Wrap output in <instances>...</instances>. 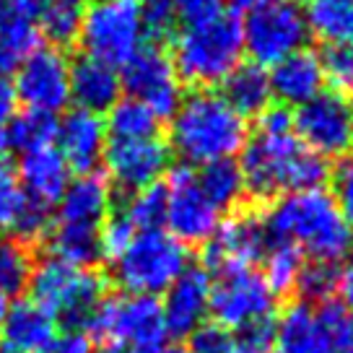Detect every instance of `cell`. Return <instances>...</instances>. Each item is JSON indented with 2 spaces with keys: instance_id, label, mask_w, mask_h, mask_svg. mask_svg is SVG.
Instances as JSON below:
<instances>
[{
  "instance_id": "obj_1",
  "label": "cell",
  "mask_w": 353,
  "mask_h": 353,
  "mask_svg": "<svg viewBox=\"0 0 353 353\" xmlns=\"http://www.w3.org/2000/svg\"><path fill=\"white\" fill-rule=\"evenodd\" d=\"M270 239L294 244L314 263L338 265L353 254V232L327 190L291 192L273 203L265 216Z\"/></svg>"
},
{
  "instance_id": "obj_2",
  "label": "cell",
  "mask_w": 353,
  "mask_h": 353,
  "mask_svg": "<svg viewBox=\"0 0 353 353\" xmlns=\"http://www.w3.org/2000/svg\"><path fill=\"white\" fill-rule=\"evenodd\" d=\"M244 190L257 200L317 190L330 176L327 161L309 151L296 132H254L242 148Z\"/></svg>"
},
{
  "instance_id": "obj_3",
  "label": "cell",
  "mask_w": 353,
  "mask_h": 353,
  "mask_svg": "<svg viewBox=\"0 0 353 353\" xmlns=\"http://www.w3.org/2000/svg\"><path fill=\"white\" fill-rule=\"evenodd\" d=\"M247 120L213 91H195L182 97L179 110L169 120V148L185 166H205L221 159H234L247 143Z\"/></svg>"
},
{
  "instance_id": "obj_4",
  "label": "cell",
  "mask_w": 353,
  "mask_h": 353,
  "mask_svg": "<svg viewBox=\"0 0 353 353\" xmlns=\"http://www.w3.org/2000/svg\"><path fill=\"white\" fill-rule=\"evenodd\" d=\"M244 37L242 21L232 13L200 26H188L174 39L172 65L176 78L190 86H219L242 65Z\"/></svg>"
},
{
  "instance_id": "obj_5",
  "label": "cell",
  "mask_w": 353,
  "mask_h": 353,
  "mask_svg": "<svg viewBox=\"0 0 353 353\" xmlns=\"http://www.w3.org/2000/svg\"><path fill=\"white\" fill-rule=\"evenodd\" d=\"M29 288L32 301L76 332L86 330L99 304L107 299V278L99 270L73 268L55 257H44L34 265Z\"/></svg>"
},
{
  "instance_id": "obj_6",
  "label": "cell",
  "mask_w": 353,
  "mask_h": 353,
  "mask_svg": "<svg viewBox=\"0 0 353 353\" xmlns=\"http://www.w3.org/2000/svg\"><path fill=\"white\" fill-rule=\"evenodd\" d=\"M190 268V250L172 234L138 232L112 263L114 283L132 296H156Z\"/></svg>"
},
{
  "instance_id": "obj_7",
  "label": "cell",
  "mask_w": 353,
  "mask_h": 353,
  "mask_svg": "<svg viewBox=\"0 0 353 353\" xmlns=\"http://www.w3.org/2000/svg\"><path fill=\"white\" fill-rule=\"evenodd\" d=\"M138 0H94L81 16V34L88 57L107 65H125L143 47Z\"/></svg>"
},
{
  "instance_id": "obj_8",
  "label": "cell",
  "mask_w": 353,
  "mask_h": 353,
  "mask_svg": "<svg viewBox=\"0 0 353 353\" xmlns=\"http://www.w3.org/2000/svg\"><path fill=\"white\" fill-rule=\"evenodd\" d=\"M244 52L250 63L260 68H273L288 55L304 50L309 39L304 8L296 0H268L247 11L242 23Z\"/></svg>"
},
{
  "instance_id": "obj_9",
  "label": "cell",
  "mask_w": 353,
  "mask_h": 353,
  "mask_svg": "<svg viewBox=\"0 0 353 353\" xmlns=\"http://www.w3.org/2000/svg\"><path fill=\"white\" fill-rule=\"evenodd\" d=\"M94 338L130 351L164 343L166 327L161 304L154 296H107L86 327Z\"/></svg>"
},
{
  "instance_id": "obj_10",
  "label": "cell",
  "mask_w": 353,
  "mask_h": 353,
  "mask_svg": "<svg viewBox=\"0 0 353 353\" xmlns=\"http://www.w3.org/2000/svg\"><path fill=\"white\" fill-rule=\"evenodd\" d=\"M276 296L265 286L263 276L254 268H236L219 273L210 283V309L216 325L223 330L242 332L254 322L273 320Z\"/></svg>"
},
{
  "instance_id": "obj_11",
  "label": "cell",
  "mask_w": 353,
  "mask_h": 353,
  "mask_svg": "<svg viewBox=\"0 0 353 353\" xmlns=\"http://www.w3.org/2000/svg\"><path fill=\"white\" fill-rule=\"evenodd\" d=\"M122 88L154 112L159 122L172 120L182 104V81L176 78L172 57L156 44H143L122 65Z\"/></svg>"
},
{
  "instance_id": "obj_12",
  "label": "cell",
  "mask_w": 353,
  "mask_h": 353,
  "mask_svg": "<svg viewBox=\"0 0 353 353\" xmlns=\"http://www.w3.org/2000/svg\"><path fill=\"white\" fill-rule=\"evenodd\" d=\"M294 130L299 141L322 159H343L353 154L351 101L338 91H322L296 110Z\"/></svg>"
},
{
  "instance_id": "obj_13",
  "label": "cell",
  "mask_w": 353,
  "mask_h": 353,
  "mask_svg": "<svg viewBox=\"0 0 353 353\" xmlns=\"http://www.w3.org/2000/svg\"><path fill=\"white\" fill-rule=\"evenodd\" d=\"M166 213L164 223L176 242L188 244H205L219 229L221 213L213 208L203 190L198 185V174L192 166H174L166 176Z\"/></svg>"
},
{
  "instance_id": "obj_14",
  "label": "cell",
  "mask_w": 353,
  "mask_h": 353,
  "mask_svg": "<svg viewBox=\"0 0 353 353\" xmlns=\"http://www.w3.org/2000/svg\"><path fill=\"white\" fill-rule=\"evenodd\" d=\"M16 99L26 110L52 114L70 101V63L55 47H39L16 70Z\"/></svg>"
},
{
  "instance_id": "obj_15",
  "label": "cell",
  "mask_w": 353,
  "mask_h": 353,
  "mask_svg": "<svg viewBox=\"0 0 353 353\" xmlns=\"http://www.w3.org/2000/svg\"><path fill=\"white\" fill-rule=\"evenodd\" d=\"M270 244V234L265 221L254 213H236L232 219L221 221L208 242L203 244V270L205 273H226L236 268H252L263 260Z\"/></svg>"
},
{
  "instance_id": "obj_16",
  "label": "cell",
  "mask_w": 353,
  "mask_h": 353,
  "mask_svg": "<svg viewBox=\"0 0 353 353\" xmlns=\"http://www.w3.org/2000/svg\"><path fill=\"white\" fill-rule=\"evenodd\" d=\"M104 166L114 188L122 192H141L159 185V179L169 172L172 148L161 138L143 141H110L104 148Z\"/></svg>"
},
{
  "instance_id": "obj_17",
  "label": "cell",
  "mask_w": 353,
  "mask_h": 353,
  "mask_svg": "<svg viewBox=\"0 0 353 353\" xmlns=\"http://www.w3.org/2000/svg\"><path fill=\"white\" fill-rule=\"evenodd\" d=\"M57 154L65 159L68 169H76L78 174H91L104 159V148L110 143L107 125L101 114L86 110H70L57 120L55 130Z\"/></svg>"
},
{
  "instance_id": "obj_18",
  "label": "cell",
  "mask_w": 353,
  "mask_h": 353,
  "mask_svg": "<svg viewBox=\"0 0 353 353\" xmlns=\"http://www.w3.org/2000/svg\"><path fill=\"white\" fill-rule=\"evenodd\" d=\"M210 276L203 268H188L166 288L161 314L166 335L190 338L205 322L210 309Z\"/></svg>"
},
{
  "instance_id": "obj_19",
  "label": "cell",
  "mask_w": 353,
  "mask_h": 353,
  "mask_svg": "<svg viewBox=\"0 0 353 353\" xmlns=\"http://www.w3.org/2000/svg\"><path fill=\"white\" fill-rule=\"evenodd\" d=\"M52 226V210L34 203L23 192L19 176L0 166V229L16 234L23 244L42 239Z\"/></svg>"
},
{
  "instance_id": "obj_20",
  "label": "cell",
  "mask_w": 353,
  "mask_h": 353,
  "mask_svg": "<svg viewBox=\"0 0 353 353\" xmlns=\"http://www.w3.org/2000/svg\"><path fill=\"white\" fill-rule=\"evenodd\" d=\"M112 208V185L107 176L81 174L78 179L68 182L63 198L57 200L55 223L68 226H94L99 229L104 221L110 219Z\"/></svg>"
},
{
  "instance_id": "obj_21",
  "label": "cell",
  "mask_w": 353,
  "mask_h": 353,
  "mask_svg": "<svg viewBox=\"0 0 353 353\" xmlns=\"http://www.w3.org/2000/svg\"><path fill=\"white\" fill-rule=\"evenodd\" d=\"M268 76H270L273 99L281 101V107H286V110L312 101L317 94H322V86H325L320 55L307 47L273 65Z\"/></svg>"
},
{
  "instance_id": "obj_22",
  "label": "cell",
  "mask_w": 353,
  "mask_h": 353,
  "mask_svg": "<svg viewBox=\"0 0 353 353\" xmlns=\"http://www.w3.org/2000/svg\"><path fill=\"white\" fill-rule=\"evenodd\" d=\"M16 176L21 182L23 192L34 203L52 210V205H57V200L63 198L68 182H70V169H68L65 159L57 154L55 145H44V148L21 156Z\"/></svg>"
},
{
  "instance_id": "obj_23",
  "label": "cell",
  "mask_w": 353,
  "mask_h": 353,
  "mask_svg": "<svg viewBox=\"0 0 353 353\" xmlns=\"http://www.w3.org/2000/svg\"><path fill=\"white\" fill-rule=\"evenodd\" d=\"M55 317L37 301L19 299L3 314V325H0L3 348L11 353H39L55 338Z\"/></svg>"
},
{
  "instance_id": "obj_24",
  "label": "cell",
  "mask_w": 353,
  "mask_h": 353,
  "mask_svg": "<svg viewBox=\"0 0 353 353\" xmlns=\"http://www.w3.org/2000/svg\"><path fill=\"white\" fill-rule=\"evenodd\" d=\"M120 91L122 81L117 68L88 55H81L70 65V99L78 104V110L94 114L110 112L120 99Z\"/></svg>"
},
{
  "instance_id": "obj_25",
  "label": "cell",
  "mask_w": 353,
  "mask_h": 353,
  "mask_svg": "<svg viewBox=\"0 0 353 353\" xmlns=\"http://www.w3.org/2000/svg\"><path fill=\"white\" fill-rule=\"evenodd\" d=\"M270 353H335L320 325L317 309L307 301H294L276 320V338Z\"/></svg>"
},
{
  "instance_id": "obj_26",
  "label": "cell",
  "mask_w": 353,
  "mask_h": 353,
  "mask_svg": "<svg viewBox=\"0 0 353 353\" xmlns=\"http://www.w3.org/2000/svg\"><path fill=\"white\" fill-rule=\"evenodd\" d=\"M223 99L229 101L234 112H239L244 120L247 117H260L270 101H273V91H270V76L268 70L254 63H242L232 70V76L223 81Z\"/></svg>"
},
{
  "instance_id": "obj_27",
  "label": "cell",
  "mask_w": 353,
  "mask_h": 353,
  "mask_svg": "<svg viewBox=\"0 0 353 353\" xmlns=\"http://www.w3.org/2000/svg\"><path fill=\"white\" fill-rule=\"evenodd\" d=\"M50 257L73 268H94L101 260L99 229L94 226H68L52 223L47 232Z\"/></svg>"
},
{
  "instance_id": "obj_28",
  "label": "cell",
  "mask_w": 353,
  "mask_h": 353,
  "mask_svg": "<svg viewBox=\"0 0 353 353\" xmlns=\"http://www.w3.org/2000/svg\"><path fill=\"white\" fill-rule=\"evenodd\" d=\"M57 130V120L52 114H44V112L23 110L16 112L11 117V122L0 130V151H8V154H29L44 145H52Z\"/></svg>"
},
{
  "instance_id": "obj_29",
  "label": "cell",
  "mask_w": 353,
  "mask_h": 353,
  "mask_svg": "<svg viewBox=\"0 0 353 353\" xmlns=\"http://www.w3.org/2000/svg\"><path fill=\"white\" fill-rule=\"evenodd\" d=\"M309 34L330 44H353V0H307Z\"/></svg>"
},
{
  "instance_id": "obj_30",
  "label": "cell",
  "mask_w": 353,
  "mask_h": 353,
  "mask_svg": "<svg viewBox=\"0 0 353 353\" xmlns=\"http://www.w3.org/2000/svg\"><path fill=\"white\" fill-rule=\"evenodd\" d=\"M198 185L203 195L213 203V208L219 210H232L236 208L244 198V174L239 161L234 159H221L213 164H205L198 174Z\"/></svg>"
},
{
  "instance_id": "obj_31",
  "label": "cell",
  "mask_w": 353,
  "mask_h": 353,
  "mask_svg": "<svg viewBox=\"0 0 353 353\" xmlns=\"http://www.w3.org/2000/svg\"><path fill=\"white\" fill-rule=\"evenodd\" d=\"M263 260L265 273H260V276H263L265 286L273 291V296H283V294L296 291L299 276H301V268H304V254L299 252L294 244L270 239Z\"/></svg>"
},
{
  "instance_id": "obj_32",
  "label": "cell",
  "mask_w": 353,
  "mask_h": 353,
  "mask_svg": "<svg viewBox=\"0 0 353 353\" xmlns=\"http://www.w3.org/2000/svg\"><path fill=\"white\" fill-rule=\"evenodd\" d=\"M104 125L112 141H143V138H156L159 132V117L145 104L130 97L117 99Z\"/></svg>"
},
{
  "instance_id": "obj_33",
  "label": "cell",
  "mask_w": 353,
  "mask_h": 353,
  "mask_svg": "<svg viewBox=\"0 0 353 353\" xmlns=\"http://www.w3.org/2000/svg\"><path fill=\"white\" fill-rule=\"evenodd\" d=\"M34 270V257L29 244L19 239H3L0 242V296L8 299L21 294L29 286Z\"/></svg>"
},
{
  "instance_id": "obj_34",
  "label": "cell",
  "mask_w": 353,
  "mask_h": 353,
  "mask_svg": "<svg viewBox=\"0 0 353 353\" xmlns=\"http://www.w3.org/2000/svg\"><path fill=\"white\" fill-rule=\"evenodd\" d=\"M166 213V190L164 185H151V188L132 192L128 205L122 210V216L130 221L135 232H156L164 226Z\"/></svg>"
},
{
  "instance_id": "obj_35",
  "label": "cell",
  "mask_w": 353,
  "mask_h": 353,
  "mask_svg": "<svg viewBox=\"0 0 353 353\" xmlns=\"http://www.w3.org/2000/svg\"><path fill=\"white\" fill-rule=\"evenodd\" d=\"M81 8L73 6H60V3H50L44 6V13L39 19V34H44L50 42L57 47H65V44L76 42L78 34H81Z\"/></svg>"
},
{
  "instance_id": "obj_36",
  "label": "cell",
  "mask_w": 353,
  "mask_h": 353,
  "mask_svg": "<svg viewBox=\"0 0 353 353\" xmlns=\"http://www.w3.org/2000/svg\"><path fill=\"white\" fill-rule=\"evenodd\" d=\"M296 291L301 294V301L307 304H325L338 291V265L327 263H309L301 268Z\"/></svg>"
},
{
  "instance_id": "obj_37",
  "label": "cell",
  "mask_w": 353,
  "mask_h": 353,
  "mask_svg": "<svg viewBox=\"0 0 353 353\" xmlns=\"http://www.w3.org/2000/svg\"><path fill=\"white\" fill-rule=\"evenodd\" d=\"M317 309L320 325L325 327L335 353H353V312L343 301H325Z\"/></svg>"
},
{
  "instance_id": "obj_38",
  "label": "cell",
  "mask_w": 353,
  "mask_h": 353,
  "mask_svg": "<svg viewBox=\"0 0 353 353\" xmlns=\"http://www.w3.org/2000/svg\"><path fill=\"white\" fill-rule=\"evenodd\" d=\"M138 13H141L143 34L156 42L169 39L179 23L172 0H138Z\"/></svg>"
},
{
  "instance_id": "obj_39",
  "label": "cell",
  "mask_w": 353,
  "mask_h": 353,
  "mask_svg": "<svg viewBox=\"0 0 353 353\" xmlns=\"http://www.w3.org/2000/svg\"><path fill=\"white\" fill-rule=\"evenodd\" d=\"M320 63L322 76L332 91H353V44H330Z\"/></svg>"
},
{
  "instance_id": "obj_40",
  "label": "cell",
  "mask_w": 353,
  "mask_h": 353,
  "mask_svg": "<svg viewBox=\"0 0 353 353\" xmlns=\"http://www.w3.org/2000/svg\"><path fill=\"white\" fill-rule=\"evenodd\" d=\"M47 0H0V32L39 29Z\"/></svg>"
},
{
  "instance_id": "obj_41",
  "label": "cell",
  "mask_w": 353,
  "mask_h": 353,
  "mask_svg": "<svg viewBox=\"0 0 353 353\" xmlns=\"http://www.w3.org/2000/svg\"><path fill=\"white\" fill-rule=\"evenodd\" d=\"M135 229H132V223L122 213L117 216H112L107 219L104 223L99 226V247H101V257H107V260H117L122 252H125V247L132 242V236H135Z\"/></svg>"
},
{
  "instance_id": "obj_42",
  "label": "cell",
  "mask_w": 353,
  "mask_h": 353,
  "mask_svg": "<svg viewBox=\"0 0 353 353\" xmlns=\"http://www.w3.org/2000/svg\"><path fill=\"white\" fill-rule=\"evenodd\" d=\"M332 198L353 232V154L343 156L341 164L332 172Z\"/></svg>"
},
{
  "instance_id": "obj_43",
  "label": "cell",
  "mask_w": 353,
  "mask_h": 353,
  "mask_svg": "<svg viewBox=\"0 0 353 353\" xmlns=\"http://www.w3.org/2000/svg\"><path fill=\"white\" fill-rule=\"evenodd\" d=\"M234 345V335L223 330L216 322H203L198 330L190 335L188 353H229Z\"/></svg>"
},
{
  "instance_id": "obj_44",
  "label": "cell",
  "mask_w": 353,
  "mask_h": 353,
  "mask_svg": "<svg viewBox=\"0 0 353 353\" xmlns=\"http://www.w3.org/2000/svg\"><path fill=\"white\" fill-rule=\"evenodd\" d=\"M174 3L176 19L188 26H200L223 13L226 0H172Z\"/></svg>"
},
{
  "instance_id": "obj_45",
  "label": "cell",
  "mask_w": 353,
  "mask_h": 353,
  "mask_svg": "<svg viewBox=\"0 0 353 353\" xmlns=\"http://www.w3.org/2000/svg\"><path fill=\"white\" fill-rule=\"evenodd\" d=\"M273 338H276V320L254 322L242 332H236V343H242L244 348H250L252 353H270Z\"/></svg>"
},
{
  "instance_id": "obj_46",
  "label": "cell",
  "mask_w": 353,
  "mask_h": 353,
  "mask_svg": "<svg viewBox=\"0 0 353 353\" xmlns=\"http://www.w3.org/2000/svg\"><path fill=\"white\" fill-rule=\"evenodd\" d=\"M39 353H94L91 351V338L86 332L68 330L63 335H55Z\"/></svg>"
},
{
  "instance_id": "obj_47",
  "label": "cell",
  "mask_w": 353,
  "mask_h": 353,
  "mask_svg": "<svg viewBox=\"0 0 353 353\" xmlns=\"http://www.w3.org/2000/svg\"><path fill=\"white\" fill-rule=\"evenodd\" d=\"M294 130V114L286 107H268L257 117V132H291Z\"/></svg>"
},
{
  "instance_id": "obj_48",
  "label": "cell",
  "mask_w": 353,
  "mask_h": 353,
  "mask_svg": "<svg viewBox=\"0 0 353 353\" xmlns=\"http://www.w3.org/2000/svg\"><path fill=\"white\" fill-rule=\"evenodd\" d=\"M16 107H19V99H16L13 83L6 76H0V130L11 122V117L16 114Z\"/></svg>"
},
{
  "instance_id": "obj_49",
  "label": "cell",
  "mask_w": 353,
  "mask_h": 353,
  "mask_svg": "<svg viewBox=\"0 0 353 353\" xmlns=\"http://www.w3.org/2000/svg\"><path fill=\"white\" fill-rule=\"evenodd\" d=\"M338 294L343 296V304L353 312V254L345 257L343 268H338Z\"/></svg>"
},
{
  "instance_id": "obj_50",
  "label": "cell",
  "mask_w": 353,
  "mask_h": 353,
  "mask_svg": "<svg viewBox=\"0 0 353 353\" xmlns=\"http://www.w3.org/2000/svg\"><path fill=\"white\" fill-rule=\"evenodd\" d=\"M130 353H188L185 345H179V343H159V345H151V348H138V351H130Z\"/></svg>"
},
{
  "instance_id": "obj_51",
  "label": "cell",
  "mask_w": 353,
  "mask_h": 353,
  "mask_svg": "<svg viewBox=\"0 0 353 353\" xmlns=\"http://www.w3.org/2000/svg\"><path fill=\"white\" fill-rule=\"evenodd\" d=\"M263 3H268V0H232L234 8H242V11H252V8L263 6Z\"/></svg>"
},
{
  "instance_id": "obj_52",
  "label": "cell",
  "mask_w": 353,
  "mask_h": 353,
  "mask_svg": "<svg viewBox=\"0 0 353 353\" xmlns=\"http://www.w3.org/2000/svg\"><path fill=\"white\" fill-rule=\"evenodd\" d=\"M52 3H60V6H73V8H81L88 0H52Z\"/></svg>"
},
{
  "instance_id": "obj_53",
  "label": "cell",
  "mask_w": 353,
  "mask_h": 353,
  "mask_svg": "<svg viewBox=\"0 0 353 353\" xmlns=\"http://www.w3.org/2000/svg\"><path fill=\"white\" fill-rule=\"evenodd\" d=\"M229 353H252L250 348H244L242 343H236V338H234V345H232V351Z\"/></svg>"
},
{
  "instance_id": "obj_54",
  "label": "cell",
  "mask_w": 353,
  "mask_h": 353,
  "mask_svg": "<svg viewBox=\"0 0 353 353\" xmlns=\"http://www.w3.org/2000/svg\"><path fill=\"white\" fill-rule=\"evenodd\" d=\"M3 314H6V299L0 296V325H3Z\"/></svg>"
},
{
  "instance_id": "obj_55",
  "label": "cell",
  "mask_w": 353,
  "mask_h": 353,
  "mask_svg": "<svg viewBox=\"0 0 353 353\" xmlns=\"http://www.w3.org/2000/svg\"><path fill=\"white\" fill-rule=\"evenodd\" d=\"M99 353H114V351H99Z\"/></svg>"
},
{
  "instance_id": "obj_56",
  "label": "cell",
  "mask_w": 353,
  "mask_h": 353,
  "mask_svg": "<svg viewBox=\"0 0 353 353\" xmlns=\"http://www.w3.org/2000/svg\"><path fill=\"white\" fill-rule=\"evenodd\" d=\"M0 353H11V351H6V348H3V351H0Z\"/></svg>"
},
{
  "instance_id": "obj_57",
  "label": "cell",
  "mask_w": 353,
  "mask_h": 353,
  "mask_svg": "<svg viewBox=\"0 0 353 353\" xmlns=\"http://www.w3.org/2000/svg\"><path fill=\"white\" fill-rule=\"evenodd\" d=\"M351 112H353V99H351Z\"/></svg>"
}]
</instances>
